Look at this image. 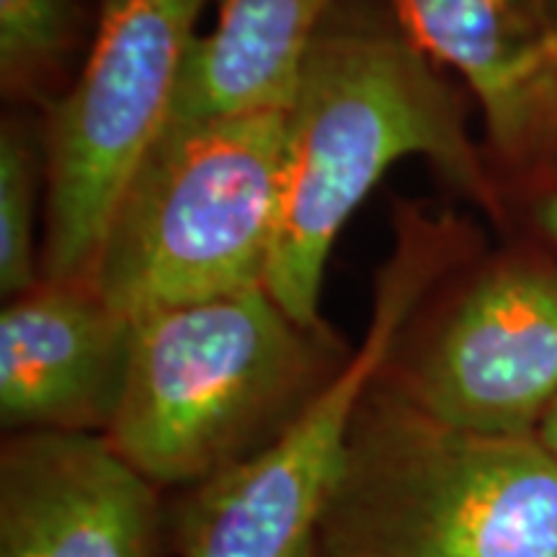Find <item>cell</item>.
<instances>
[{
    "instance_id": "14",
    "label": "cell",
    "mask_w": 557,
    "mask_h": 557,
    "mask_svg": "<svg viewBox=\"0 0 557 557\" xmlns=\"http://www.w3.org/2000/svg\"><path fill=\"white\" fill-rule=\"evenodd\" d=\"M78 37L73 0H0V75L5 94L34 90L58 73Z\"/></svg>"
},
{
    "instance_id": "3",
    "label": "cell",
    "mask_w": 557,
    "mask_h": 557,
    "mask_svg": "<svg viewBox=\"0 0 557 557\" xmlns=\"http://www.w3.org/2000/svg\"><path fill=\"white\" fill-rule=\"evenodd\" d=\"M318 557H557V462L534 434H483L380 377L354 413Z\"/></svg>"
},
{
    "instance_id": "6",
    "label": "cell",
    "mask_w": 557,
    "mask_h": 557,
    "mask_svg": "<svg viewBox=\"0 0 557 557\" xmlns=\"http://www.w3.org/2000/svg\"><path fill=\"white\" fill-rule=\"evenodd\" d=\"M205 3L101 0L86 65L41 137V278H88L124 186L171 120Z\"/></svg>"
},
{
    "instance_id": "1",
    "label": "cell",
    "mask_w": 557,
    "mask_h": 557,
    "mask_svg": "<svg viewBox=\"0 0 557 557\" xmlns=\"http://www.w3.org/2000/svg\"><path fill=\"white\" fill-rule=\"evenodd\" d=\"M426 158L462 191L491 186L457 96L403 29L389 0H338L287 107L269 295L308 329L320 318L338 233L395 163Z\"/></svg>"
},
{
    "instance_id": "9",
    "label": "cell",
    "mask_w": 557,
    "mask_h": 557,
    "mask_svg": "<svg viewBox=\"0 0 557 557\" xmlns=\"http://www.w3.org/2000/svg\"><path fill=\"white\" fill-rule=\"evenodd\" d=\"M135 320L88 278H41L0 312V423L11 434H101L120 413Z\"/></svg>"
},
{
    "instance_id": "4",
    "label": "cell",
    "mask_w": 557,
    "mask_h": 557,
    "mask_svg": "<svg viewBox=\"0 0 557 557\" xmlns=\"http://www.w3.org/2000/svg\"><path fill=\"white\" fill-rule=\"evenodd\" d=\"M287 109L169 122L132 173L88 282L132 320L267 287Z\"/></svg>"
},
{
    "instance_id": "2",
    "label": "cell",
    "mask_w": 557,
    "mask_h": 557,
    "mask_svg": "<svg viewBox=\"0 0 557 557\" xmlns=\"http://www.w3.org/2000/svg\"><path fill=\"white\" fill-rule=\"evenodd\" d=\"M351 354L297 323L267 287L135 320L107 438L160 491L238 468L295 426Z\"/></svg>"
},
{
    "instance_id": "13",
    "label": "cell",
    "mask_w": 557,
    "mask_h": 557,
    "mask_svg": "<svg viewBox=\"0 0 557 557\" xmlns=\"http://www.w3.org/2000/svg\"><path fill=\"white\" fill-rule=\"evenodd\" d=\"M493 150L513 171L534 178L537 189L557 184V11H549V24L521 81L511 122Z\"/></svg>"
},
{
    "instance_id": "8",
    "label": "cell",
    "mask_w": 557,
    "mask_h": 557,
    "mask_svg": "<svg viewBox=\"0 0 557 557\" xmlns=\"http://www.w3.org/2000/svg\"><path fill=\"white\" fill-rule=\"evenodd\" d=\"M165 498L101 434H11L0 449V557H158Z\"/></svg>"
},
{
    "instance_id": "5",
    "label": "cell",
    "mask_w": 557,
    "mask_h": 557,
    "mask_svg": "<svg viewBox=\"0 0 557 557\" xmlns=\"http://www.w3.org/2000/svg\"><path fill=\"white\" fill-rule=\"evenodd\" d=\"M462 243V230L449 218L400 214L395 248L374 287L364 344L276 444L165 500L171 555L318 557L320 519L354 413Z\"/></svg>"
},
{
    "instance_id": "16",
    "label": "cell",
    "mask_w": 557,
    "mask_h": 557,
    "mask_svg": "<svg viewBox=\"0 0 557 557\" xmlns=\"http://www.w3.org/2000/svg\"><path fill=\"white\" fill-rule=\"evenodd\" d=\"M534 436L540 438V444L547 449V455L557 462V400L553 403V406H549L545 418L540 421V426H537V431H534Z\"/></svg>"
},
{
    "instance_id": "10",
    "label": "cell",
    "mask_w": 557,
    "mask_h": 557,
    "mask_svg": "<svg viewBox=\"0 0 557 557\" xmlns=\"http://www.w3.org/2000/svg\"><path fill=\"white\" fill-rule=\"evenodd\" d=\"M338 0H220L214 29L191 41L169 122L287 109L299 70Z\"/></svg>"
},
{
    "instance_id": "7",
    "label": "cell",
    "mask_w": 557,
    "mask_h": 557,
    "mask_svg": "<svg viewBox=\"0 0 557 557\" xmlns=\"http://www.w3.org/2000/svg\"><path fill=\"white\" fill-rule=\"evenodd\" d=\"M382 380L451 426L534 434L557 400V267L483 271L426 336L395 346Z\"/></svg>"
},
{
    "instance_id": "12",
    "label": "cell",
    "mask_w": 557,
    "mask_h": 557,
    "mask_svg": "<svg viewBox=\"0 0 557 557\" xmlns=\"http://www.w3.org/2000/svg\"><path fill=\"white\" fill-rule=\"evenodd\" d=\"M47 186L45 139L5 122L0 132V292L13 299L41 282L37 253L39 191Z\"/></svg>"
},
{
    "instance_id": "11",
    "label": "cell",
    "mask_w": 557,
    "mask_h": 557,
    "mask_svg": "<svg viewBox=\"0 0 557 557\" xmlns=\"http://www.w3.org/2000/svg\"><path fill=\"white\" fill-rule=\"evenodd\" d=\"M434 62L468 81L491 143L504 135L521 81L549 24L547 0H389Z\"/></svg>"
},
{
    "instance_id": "15",
    "label": "cell",
    "mask_w": 557,
    "mask_h": 557,
    "mask_svg": "<svg viewBox=\"0 0 557 557\" xmlns=\"http://www.w3.org/2000/svg\"><path fill=\"white\" fill-rule=\"evenodd\" d=\"M534 222H537L542 233L557 246V184L545 186L534 197Z\"/></svg>"
}]
</instances>
